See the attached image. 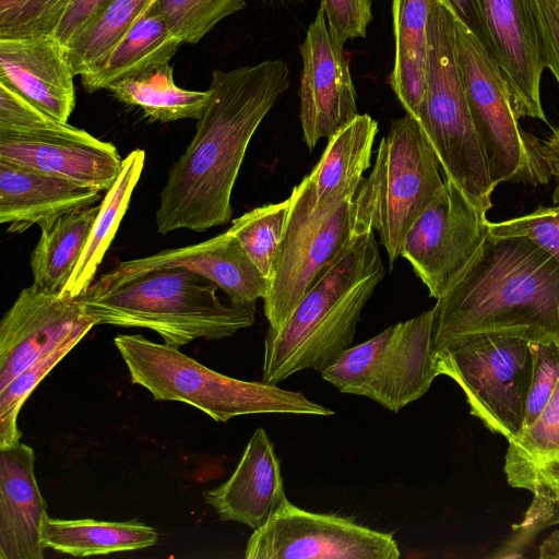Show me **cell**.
Here are the masks:
<instances>
[{
  "mask_svg": "<svg viewBox=\"0 0 559 559\" xmlns=\"http://www.w3.org/2000/svg\"><path fill=\"white\" fill-rule=\"evenodd\" d=\"M289 86L281 59L215 70L195 133L169 169L159 193L157 233H197L231 218V192L255 130Z\"/></svg>",
  "mask_w": 559,
  "mask_h": 559,
  "instance_id": "6da1fadb",
  "label": "cell"
},
{
  "mask_svg": "<svg viewBox=\"0 0 559 559\" xmlns=\"http://www.w3.org/2000/svg\"><path fill=\"white\" fill-rule=\"evenodd\" d=\"M478 334L559 345V263L551 254L525 237L488 236L433 307L435 350Z\"/></svg>",
  "mask_w": 559,
  "mask_h": 559,
  "instance_id": "7a4b0ae2",
  "label": "cell"
},
{
  "mask_svg": "<svg viewBox=\"0 0 559 559\" xmlns=\"http://www.w3.org/2000/svg\"><path fill=\"white\" fill-rule=\"evenodd\" d=\"M384 274L374 230L353 233L285 323L269 328L261 381L277 384L334 362L352 346L361 312Z\"/></svg>",
  "mask_w": 559,
  "mask_h": 559,
  "instance_id": "3957f363",
  "label": "cell"
},
{
  "mask_svg": "<svg viewBox=\"0 0 559 559\" xmlns=\"http://www.w3.org/2000/svg\"><path fill=\"white\" fill-rule=\"evenodd\" d=\"M217 288L193 271L171 267L80 297L96 325L148 329L179 348L197 338L229 337L254 323L255 308L224 305Z\"/></svg>",
  "mask_w": 559,
  "mask_h": 559,
  "instance_id": "277c9868",
  "label": "cell"
},
{
  "mask_svg": "<svg viewBox=\"0 0 559 559\" xmlns=\"http://www.w3.org/2000/svg\"><path fill=\"white\" fill-rule=\"evenodd\" d=\"M114 343L132 383L145 388L156 401L187 403L215 421L250 414H334L301 392L222 374L177 347L148 341L141 334H118Z\"/></svg>",
  "mask_w": 559,
  "mask_h": 559,
  "instance_id": "5b68a950",
  "label": "cell"
},
{
  "mask_svg": "<svg viewBox=\"0 0 559 559\" xmlns=\"http://www.w3.org/2000/svg\"><path fill=\"white\" fill-rule=\"evenodd\" d=\"M444 178L477 209L492 207L485 156L469 114L456 56L455 17L432 0L428 21L426 93L417 121Z\"/></svg>",
  "mask_w": 559,
  "mask_h": 559,
  "instance_id": "8992f818",
  "label": "cell"
},
{
  "mask_svg": "<svg viewBox=\"0 0 559 559\" xmlns=\"http://www.w3.org/2000/svg\"><path fill=\"white\" fill-rule=\"evenodd\" d=\"M443 187L440 164L419 123L407 114L393 120L354 197V233L378 231L393 267L408 230Z\"/></svg>",
  "mask_w": 559,
  "mask_h": 559,
  "instance_id": "52a82bcc",
  "label": "cell"
},
{
  "mask_svg": "<svg viewBox=\"0 0 559 559\" xmlns=\"http://www.w3.org/2000/svg\"><path fill=\"white\" fill-rule=\"evenodd\" d=\"M340 392L366 396L391 412L423 397L440 376L433 308L346 349L320 371Z\"/></svg>",
  "mask_w": 559,
  "mask_h": 559,
  "instance_id": "ba28073f",
  "label": "cell"
},
{
  "mask_svg": "<svg viewBox=\"0 0 559 559\" xmlns=\"http://www.w3.org/2000/svg\"><path fill=\"white\" fill-rule=\"evenodd\" d=\"M456 56L465 96L493 188L523 180L546 183L539 142L519 124L511 92L495 57L455 19Z\"/></svg>",
  "mask_w": 559,
  "mask_h": 559,
  "instance_id": "9c48e42d",
  "label": "cell"
},
{
  "mask_svg": "<svg viewBox=\"0 0 559 559\" xmlns=\"http://www.w3.org/2000/svg\"><path fill=\"white\" fill-rule=\"evenodd\" d=\"M531 344L508 335L478 334L436 350L439 373L457 383L471 414L508 441L523 429Z\"/></svg>",
  "mask_w": 559,
  "mask_h": 559,
  "instance_id": "30bf717a",
  "label": "cell"
},
{
  "mask_svg": "<svg viewBox=\"0 0 559 559\" xmlns=\"http://www.w3.org/2000/svg\"><path fill=\"white\" fill-rule=\"evenodd\" d=\"M487 213L444 178V187L408 230L401 257L436 300L465 272L489 236Z\"/></svg>",
  "mask_w": 559,
  "mask_h": 559,
  "instance_id": "8fae6325",
  "label": "cell"
},
{
  "mask_svg": "<svg viewBox=\"0 0 559 559\" xmlns=\"http://www.w3.org/2000/svg\"><path fill=\"white\" fill-rule=\"evenodd\" d=\"M401 556L391 533L352 518L306 511L288 499L259 530L245 550L247 559H396Z\"/></svg>",
  "mask_w": 559,
  "mask_h": 559,
  "instance_id": "7c38bea8",
  "label": "cell"
},
{
  "mask_svg": "<svg viewBox=\"0 0 559 559\" xmlns=\"http://www.w3.org/2000/svg\"><path fill=\"white\" fill-rule=\"evenodd\" d=\"M299 51L302 139L312 150L321 139L331 138L358 115L357 95L344 46L331 32L321 7Z\"/></svg>",
  "mask_w": 559,
  "mask_h": 559,
  "instance_id": "4fadbf2b",
  "label": "cell"
},
{
  "mask_svg": "<svg viewBox=\"0 0 559 559\" xmlns=\"http://www.w3.org/2000/svg\"><path fill=\"white\" fill-rule=\"evenodd\" d=\"M96 325L81 297H66L32 284L0 322V391L41 356Z\"/></svg>",
  "mask_w": 559,
  "mask_h": 559,
  "instance_id": "5bb4252c",
  "label": "cell"
},
{
  "mask_svg": "<svg viewBox=\"0 0 559 559\" xmlns=\"http://www.w3.org/2000/svg\"><path fill=\"white\" fill-rule=\"evenodd\" d=\"M171 267L187 269L206 277L229 297L230 302L250 308H255L257 300L263 299L270 289V280L226 230L195 245L122 261L104 273L86 292L100 293L140 275Z\"/></svg>",
  "mask_w": 559,
  "mask_h": 559,
  "instance_id": "9a60e30c",
  "label": "cell"
},
{
  "mask_svg": "<svg viewBox=\"0 0 559 559\" xmlns=\"http://www.w3.org/2000/svg\"><path fill=\"white\" fill-rule=\"evenodd\" d=\"M495 57L509 85L519 118L548 123L540 100L545 69L538 27L531 0H479Z\"/></svg>",
  "mask_w": 559,
  "mask_h": 559,
  "instance_id": "2e32d148",
  "label": "cell"
},
{
  "mask_svg": "<svg viewBox=\"0 0 559 559\" xmlns=\"http://www.w3.org/2000/svg\"><path fill=\"white\" fill-rule=\"evenodd\" d=\"M0 160L108 191L122 162L117 147L83 129L66 134L0 131Z\"/></svg>",
  "mask_w": 559,
  "mask_h": 559,
  "instance_id": "e0dca14e",
  "label": "cell"
},
{
  "mask_svg": "<svg viewBox=\"0 0 559 559\" xmlns=\"http://www.w3.org/2000/svg\"><path fill=\"white\" fill-rule=\"evenodd\" d=\"M73 78L56 36L0 38V83L62 122L75 106Z\"/></svg>",
  "mask_w": 559,
  "mask_h": 559,
  "instance_id": "ac0fdd59",
  "label": "cell"
},
{
  "mask_svg": "<svg viewBox=\"0 0 559 559\" xmlns=\"http://www.w3.org/2000/svg\"><path fill=\"white\" fill-rule=\"evenodd\" d=\"M222 521H235L259 530L287 499L280 460L263 428L248 441L231 476L203 492Z\"/></svg>",
  "mask_w": 559,
  "mask_h": 559,
  "instance_id": "d6986e66",
  "label": "cell"
},
{
  "mask_svg": "<svg viewBox=\"0 0 559 559\" xmlns=\"http://www.w3.org/2000/svg\"><path fill=\"white\" fill-rule=\"evenodd\" d=\"M34 450H0V559H43L47 502L35 476Z\"/></svg>",
  "mask_w": 559,
  "mask_h": 559,
  "instance_id": "ffe728a7",
  "label": "cell"
},
{
  "mask_svg": "<svg viewBox=\"0 0 559 559\" xmlns=\"http://www.w3.org/2000/svg\"><path fill=\"white\" fill-rule=\"evenodd\" d=\"M100 191L67 178L0 160V223L21 233L96 204Z\"/></svg>",
  "mask_w": 559,
  "mask_h": 559,
  "instance_id": "44dd1931",
  "label": "cell"
},
{
  "mask_svg": "<svg viewBox=\"0 0 559 559\" xmlns=\"http://www.w3.org/2000/svg\"><path fill=\"white\" fill-rule=\"evenodd\" d=\"M508 443V484L559 502V382L537 419Z\"/></svg>",
  "mask_w": 559,
  "mask_h": 559,
  "instance_id": "7402d4cb",
  "label": "cell"
},
{
  "mask_svg": "<svg viewBox=\"0 0 559 559\" xmlns=\"http://www.w3.org/2000/svg\"><path fill=\"white\" fill-rule=\"evenodd\" d=\"M431 3L432 0H392L395 51L389 82L406 114L416 121L426 93Z\"/></svg>",
  "mask_w": 559,
  "mask_h": 559,
  "instance_id": "603a6c76",
  "label": "cell"
},
{
  "mask_svg": "<svg viewBox=\"0 0 559 559\" xmlns=\"http://www.w3.org/2000/svg\"><path fill=\"white\" fill-rule=\"evenodd\" d=\"M182 45L170 31L160 9L153 3L136 21L103 64L81 76L87 93H95L151 67L169 63Z\"/></svg>",
  "mask_w": 559,
  "mask_h": 559,
  "instance_id": "cb8c5ba5",
  "label": "cell"
},
{
  "mask_svg": "<svg viewBox=\"0 0 559 559\" xmlns=\"http://www.w3.org/2000/svg\"><path fill=\"white\" fill-rule=\"evenodd\" d=\"M99 209V204H94L39 225L40 237L31 253L33 284L61 293L85 248Z\"/></svg>",
  "mask_w": 559,
  "mask_h": 559,
  "instance_id": "d4e9b609",
  "label": "cell"
},
{
  "mask_svg": "<svg viewBox=\"0 0 559 559\" xmlns=\"http://www.w3.org/2000/svg\"><path fill=\"white\" fill-rule=\"evenodd\" d=\"M144 163L145 152L141 148L131 151L123 158L121 171L111 188L105 192L85 248L69 282L61 290V296L80 297L92 285L128 210Z\"/></svg>",
  "mask_w": 559,
  "mask_h": 559,
  "instance_id": "484cf974",
  "label": "cell"
},
{
  "mask_svg": "<svg viewBox=\"0 0 559 559\" xmlns=\"http://www.w3.org/2000/svg\"><path fill=\"white\" fill-rule=\"evenodd\" d=\"M156 530L140 522L60 520L47 518L43 540L46 548L75 557L133 551L153 546Z\"/></svg>",
  "mask_w": 559,
  "mask_h": 559,
  "instance_id": "4316f807",
  "label": "cell"
},
{
  "mask_svg": "<svg viewBox=\"0 0 559 559\" xmlns=\"http://www.w3.org/2000/svg\"><path fill=\"white\" fill-rule=\"evenodd\" d=\"M108 91L121 103L142 109L152 121L199 120L210 91H190L176 85L173 67L157 64L112 83Z\"/></svg>",
  "mask_w": 559,
  "mask_h": 559,
  "instance_id": "83f0119b",
  "label": "cell"
},
{
  "mask_svg": "<svg viewBox=\"0 0 559 559\" xmlns=\"http://www.w3.org/2000/svg\"><path fill=\"white\" fill-rule=\"evenodd\" d=\"M153 0H112L106 9L68 46L74 75L97 70L122 41Z\"/></svg>",
  "mask_w": 559,
  "mask_h": 559,
  "instance_id": "f1b7e54d",
  "label": "cell"
},
{
  "mask_svg": "<svg viewBox=\"0 0 559 559\" xmlns=\"http://www.w3.org/2000/svg\"><path fill=\"white\" fill-rule=\"evenodd\" d=\"M288 209V199L255 207L235 218L227 229L269 280L284 236Z\"/></svg>",
  "mask_w": 559,
  "mask_h": 559,
  "instance_id": "f546056e",
  "label": "cell"
},
{
  "mask_svg": "<svg viewBox=\"0 0 559 559\" xmlns=\"http://www.w3.org/2000/svg\"><path fill=\"white\" fill-rule=\"evenodd\" d=\"M82 338L83 336L71 337L55 350L41 356L0 391V450L20 442L22 432L17 427V417L22 405L40 381Z\"/></svg>",
  "mask_w": 559,
  "mask_h": 559,
  "instance_id": "4dcf8cb0",
  "label": "cell"
},
{
  "mask_svg": "<svg viewBox=\"0 0 559 559\" xmlns=\"http://www.w3.org/2000/svg\"><path fill=\"white\" fill-rule=\"evenodd\" d=\"M153 3L182 44H197L218 22L246 7V0H153Z\"/></svg>",
  "mask_w": 559,
  "mask_h": 559,
  "instance_id": "1f68e13d",
  "label": "cell"
},
{
  "mask_svg": "<svg viewBox=\"0 0 559 559\" xmlns=\"http://www.w3.org/2000/svg\"><path fill=\"white\" fill-rule=\"evenodd\" d=\"M72 0H0V38L55 36Z\"/></svg>",
  "mask_w": 559,
  "mask_h": 559,
  "instance_id": "d6a6232c",
  "label": "cell"
},
{
  "mask_svg": "<svg viewBox=\"0 0 559 559\" xmlns=\"http://www.w3.org/2000/svg\"><path fill=\"white\" fill-rule=\"evenodd\" d=\"M78 129L53 118L0 83V131L17 134H66Z\"/></svg>",
  "mask_w": 559,
  "mask_h": 559,
  "instance_id": "836d02e7",
  "label": "cell"
},
{
  "mask_svg": "<svg viewBox=\"0 0 559 559\" xmlns=\"http://www.w3.org/2000/svg\"><path fill=\"white\" fill-rule=\"evenodd\" d=\"M492 237H525L551 254L559 263V204L501 222H489Z\"/></svg>",
  "mask_w": 559,
  "mask_h": 559,
  "instance_id": "e575fe53",
  "label": "cell"
},
{
  "mask_svg": "<svg viewBox=\"0 0 559 559\" xmlns=\"http://www.w3.org/2000/svg\"><path fill=\"white\" fill-rule=\"evenodd\" d=\"M531 350L532 371L522 431L542 414L559 382V345L532 343Z\"/></svg>",
  "mask_w": 559,
  "mask_h": 559,
  "instance_id": "d590c367",
  "label": "cell"
},
{
  "mask_svg": "<svg viewBox=\"0 0 559 559\" xmlns=\"http://www.w3.org/2000/svg\"><path fill=\"white\" fill-rule=\"evenodd\" d=\"M328 25L341 45L366 37L372 20V0H320Z\"/></svg>",
  "mask_w": 559,
  "mask_h": 559,
  "instance_id": "8d00e7d4",
  "label": "cell"
},
{
  "mask_svg": "<svg viewBox=\"0 0 559 559\" xmlns=\"http://www.w3.org/2000/svg\"><path fill=\"white\" fill-rule=\"evenodd\" d=\"M559 523V502L534 496L525 518L513 525L511 537L492 555L495 558L522 557L525 548L538 531Z\"/></svg>",
  "mask_w": 559,
  "mask_h": 559,
  "instance_id": "74e56055",
  "label": "cell"
},
{
  "mask_svg": "<svg viewBox=\"0 0 559 559\" xmlns=\"http://www.w3.org/2000/svg\"><path fill=\"white\" fill-rule=\"evenodd\" d=\"M535 14L545 68L559 83V0H531Z\"/></svg>",
  "mask_w": 559,
  "mask_h": 559,
  "instance_id": "f35d334b",
  "label": "cell"
},
{
  "mask_svg": "<svg viewBox=\"0 0 559 559\" xmlns=\"http://www.w3.org/2000/svg\"><path fill=\"white\" fill-rule=\"evenodd\" d=\"M111 1L72 0L55 36L67 47Z\"/></svg>",
  "mask_w": 559,
  "mask_h": 559,
  "instance_id": "ab89813d",
  "label": "cell"
},
{
  "mask_svg": "<svg viewBox=\"0 0 559 559\" xmlns=\"http://www.w3.org/2000/svg\"><path fill=\"white\" fill-rule=\"evenodd\" d=\"M454 17L467 27L491 53L489 37L484 24L479 0H442Z\"/></svg>",
  "mask_w": 559,
  "mask_h": 559,
  "instance_id": "60d3db41",
  "label": "cell"
},
{
  "mask_svg": "<svg viewBox=\"0 0 559 559\" xmlns=\"http://www.w3.org/2000/svg\"><path fill=\"white\" fill-rule=\"evenodd\" d=\"M538 150L547 173L556 180L552 203L559 204V122L551 134L538 144Z\"/></svg>",
  "mask_w": 559,
  "mask_h": 559,
  "instance_id": "b9f144b4",
  "label": "cell"
},
{
  "mask_svg": "<svg viewBox=\"0 0 559 559\" xmlns=\"http://www.w3.org/2000/svg\"><path fill=\"white\" fill-rule=\"evenodd\" d=\"M539 558H559V531L552 532L538 548Z\"/></svg>",
  "mask_w": 559,
  "mask_h": 559,
  "instance_id": "7bdbcfd3",
  "label": "cell"
},
{
  "mask_svg": "<svg viewBox=\"0 0 559 559\" xmlns=\"http://www.w3.org/2000/svg\"><path fill=\"white\" fill-rule=\"evenodd\" d=\"M275 1L285 2V1H304V0H275Z\"/></svg>",
  "mask_w": 559,
  "mask_h": 559,
  "instance_id": "ee69618b",
  "label": "cell"
},
{
  "mask_svg": "<svg viewBox=\"0 0 559 559\" xmlns=\"http://www.w3.org/2000/svg\"><path fill=\"white\" fill-rule=\"evenodd\" d=\"M153 3V2H152Z\"/></svg>",
  "mask_w": 559,
  "mask_h": 559,
  "instance_id": "f6af8a7d",
  "label": "cell"
}]
</instances>
